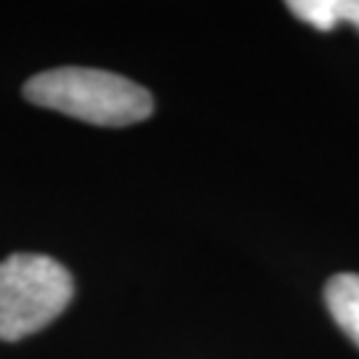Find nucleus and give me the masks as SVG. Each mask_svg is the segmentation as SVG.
Here are the masks:
<instances>
[{
    "mask_svg": "<svg viewBox=\"0 0 359 359\" xmlns=\"http://www.w3.org/2000/svg\"><path fill=\"white\" fill-rule=\"evenodd\" d=\"M27 102L90 126H130L152 115V93L128 77L86 67L40 72L25 86Z\"/></svg>",
    "mask_w": 359,
    "mask_h": 359,
    "instance_id": "f257e3e1",
    "label": "nucleus"
},
{
    "mask_svg": "<svg viewBox=\"0 0 359 359\" xmlns=\"http://www.w3.org/2000/svg\"><path fill=\"white\" fill-rule=\"evenodd\" d=\"M72 301L69 271L48 256L16 253L0 264V341L43 330Z\"/></svg>",
    "mask_w": 359,
    "mask_h": 359,
    "instance_id": "f03ea898",
    "label": "nucleus"
},
{
    "mask_svg": "<svg viewBox=\"0 0 359 359\" xmlns=\"http://www.w3.org/2000/svg\"><path fill=\"white\" fill-rule=\"evenodd\" d=\"M325 304L335 325L359 346V274H335L325 285Z\"/></svg>",
    "mask_w": 359,
    "mask_h": 359,
    "instance_id": "7ed1b4c3",
    "label": "nucleus"
},
{
    "mask_svg": "<svg viewBox=\"0 0 359 359\" xmlns=\"http://www.w3.org/2000/svg\"><path fill=\"white\" fill-rule=\"evenodd\" d=\"M287 11L325 32L341 22H348L359 29V0H290Z\"/></svg>",
    "mask_w": 359,
    "mask_h": 359,
    "instance_id": "20e7f679",
    "label": "nucleus"
}]
</instances>
